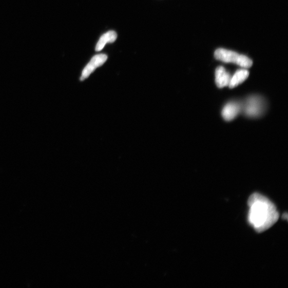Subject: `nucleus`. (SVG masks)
<instances>
[{"instance_id":"1","label":"nucleus","mask_w":288,"mask_h":288,"mask_svg":"<svg viewBox=\"0 0 288 288\" xmlns=\"http://www.w3.org/2000/svg\"><path fill=\"white\" fill-rule=\"evenodd\" d=\"M248 204V222L257 232L267 230L278 221L279 214L276 205L263 195L254 194L249 197Z\"/></svg>"},{"instance_id":"8","label":"nucleus","mask_w":288,"mask_h":288,"mask_svg":"<svg viewBox=\"0 0 288 288\" xmlns=\"http://www.w3.org/2000/svg\"><path fill=\"white\" fill-rule=\"evenodd\" d=\"M117 38V34L114 31H109L104 34L96 45L95 51H100L103 49L106 44L113 43Z\"/></svg>"},{"instance_id":"6","label":"nucleus","mask_w":288,"mask_h":288,"mask_svg":"<svg viewBox=\"0 0 288 288\" xmlns=\"http://www.w3.org/2000/svg\"><path fill=\"white\" fill-rule=\"evenodd\" d=\"M231 75L222 66L217 68L215 72V81L217 87L223 88L228 86L231 80Z\"/></svg>"},{"instance_id":"7","label":"nucleus","mask_w":288,"mask_h":288,"mask_svg":"<svg viewBox=\"0 0 288 288\" xmlns=\"http://www.w3.org/2000/svg\"><path fill=\"white\" fill-rule=\"evenodd\" d=\"M249 72L248 71L242 69L237 71L236 73L231 77L228 87L230 88H234L241 84L246 79L248 78Z\"/></svg>"},{"instance_id":"2","label":"nucleus","mask_w":288,"mask_h":288,"mask_svg":"<svg viewBox=\"0 0 288 288\" xmlns=\"http://www.w3.org/2000/svg\"><path fill=\"white\" fill-rule=\"evenodd\" d=\"M216 60L224 63H232L243 68H249L253 65V61L246 56L225 49H218L215 52Z\"/></svg>"},{"instance_id":"3","label":"nucleus","mask_w":288,"mask_h":288,"mask_svg":"<svg viewBox=\"0 0 288 288\" xmlns=\"http://www.w3.org/2000/svg\"><path fill=\"white\" fill-rule=\"evenodd\" d=\"M264 104L263 100L258 96L249 98L242 106L244 112L246 116L251 117H257L263 113Z\"/></svg>"},{"instance_id":"4","label":"nucleus","mask_w":288,"mask_h":288,"mask_svg":"<svg viewBox=\"0 0 288 288\" xmlns=\"http://www.w3.org/2000/svg\"><path fill=\"white\" fill-rule=\"evenodd\" d=\"M107 60V56L104 54H98L93 57L82 71L80 80L84 81L88 78L96 68L102 66Z\"/></svg>"},{"instance_id":"5","label":"nucleus","mask_w":288,"mask_h":288,"mask_svg":"<svg viewBox=\"0 0 288 288\" xmlns=\"http://www.w3.org/2000/svg\"><path fill=\"white\" fill-rule=\"evenodd\" d=\"M242 109V106L236 102H232L225 106L222 111L223 118L227 121H231L237 117Z\"/></svg>"}]
</instances>
